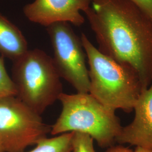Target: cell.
<instances>
[{"label":"cell","mask_w":152,"mask_h":152,"mask_svg":"<svg viewBox=\"0 0 152 152\" xmlns=\"http://www.w3.org/2000/svg\"><path fill=\"white\" fill-rule=\"evenodd\" d=\"M84 11L98 50L135 71L143 91L152 83V21L129 0H91Z\"/></svg>","instance_id":"1"},{"label":"cell","mask_w":152,"mask_h":152,"mask_svg":"<svg viewBox=\"0 0 152 152\" xmlns=\"http://www.w3.org/2000/svg\"><path fill=\"white\" fill-rule=\"evenodd\" d=\"M81 39L89 66L88 93L114 112H131L143 91L136 72L103 54L85 33H82Z\"/></svg>","instance_id":"2"},{"label":"cell","mask_w":152,"mask_h":152,"mask_svg":"<svg viewBox=\"0 0 152 152\" xmlns=\"http://www.w3.org/2000/svg\"><path fill=\"white\" fill-rule=\"evenodd\" d=\"M62 110L51 127L52 135L78 132L87 134L102 148L110 147L122 129L115 112L107 108L89 93H62Z\"/></svg>","instance_id":"3"},{"label":"cell","mask_w":152,"mask_h":152,"mask_svg":"<svg viewBox=\"0 0 152 152\" xmlns=\"http://www.w3.org/2000/svg\"><path fill=\"white\" fill-rule=\"evenodd\" d=\"M16 97L38 114L59 100L63 86L52 58L39 49L28 50L13 61Z\"/></svg>","instance_id":"4"},{"label":"cell","mask_w":152,"mask_h":152,"mask_svg":"<svg viewBox=\"0 0 152 152\" xmlns=\"http://www.w3.org/2000/svg\"><path fill=\"white\" fill-rule=\"evenodd\" d=\"M50 131L41 115L15 96L0 99V142L5 152H24Z\"/></svg>","instance_id":"5"},{"label":"cell","mask_w":152,"mask_h":152,"mask_svg":"<svg viewBox=\"0 0 152 152\" xmlns=\"http://www.w3.org/2000/svg\"><path fill=\"white\" fill-rule=\"evenodd\" d=\"M47 31L54 51L53 59L61 78L77 92L88 93V70L81 37L68 23L53 24L47 27Z\"/></svg>","instance_id":"6"},{"label":"cell","mask_w":152,"mask_h":152,"mask_svg":"<svg viewBox=\"0 0 152 152\" xmlns=\"http://www.w3.org/2000/svg\"><path fill=\"white\" fill-rule=\"evenodd\" d=\"M91 0H34L23 8L31 22L48 27L64 22L80 27L85 23L81 14L90 7Z\"/></svg>","instance_id":"7"},{"label":"cell","mask_w":152,"mask_h":152,"mask_svg":"<svg viewBox=\"0 0 152 152\" xmlns=\"http://www.w3.org/2000/svg\"><path fill=\"white\" fill-rule=\"evenodd\" d=\"M134 110V120L122 127L115 142L152 150V83L141 92Z\"/></svg>","instance_id":"8"},{"label":"cell","mask_w":152,"mask_h":152,"mask_svg":"<svg viewBox=\"0 0 152 152\" xmlns=\"http://www.w3.org/2000/svg\"><path fill=\"white\" fill-rule=\"evenodd\" d=\"M28 50L27 39L21 31L0 14V54L14 61Z\"/></svg>","instance_id":"9"},{"label":"cell","mask_w":152,"mask_h":152,"mask_svg":"<svg viewBox=\"0 0 152 152\" xmlns=\"http://www.w3.org/2000/svg\"><path fill=\"white\" fill-rule=\"evenodd\" d=\"M73 134L67 132L51 138L46 137L38 141L36 147L28 152H72Z\"/></svg>","instance_id":"10"},{"label":"cell","mask_w":152,"mask_h":152,"mask_svg":"<svg viewBox=\"0 0 152 152\" xmlns=\"http://www.w3.org/2000/svg\"><path fill=\"white\" fill-rule=\"evenodd\" d=\"M12 96H16V88L6 69L4 59L0 58V99Z\"/></svg>","instance_id":"11"},{"label":"cell","mask_w":152,"mask_h":152,"mask_svg":"<svg viewBox=\"0 0 152 152\" xmlns=\"http://www.w3.org/2000/svg\"><path fill=\"white\" fill-rule=\"evenodd\" d=\"M72 145V152H96L94 147V139L84 133L74 132Z\"/></svg>","instance_id":"12"},{"label":"cell","mask_w":152,"mask_h":152,"mask_svg":"<svg viewBox=\"0 0 152 152\" xmlns=\"http://www.w3.org/2000/svg\"><path fill=\"white\" fill-rule=\"evenodd\" d=\"M150 18L152 21V0H129Z\"/></svg>","instance_id":"13"},{"label":"cell","mask_w":152,"mask_h":152,"mask_svg":"<svg viewBox=\"0 0 152 152\" xmlns=\"http://www.w3.org/2000/svg\"><path fill=\"white\" fill-rule=\"evenodd\" d=\"M105 152H134L128 148H126L121 145L112 146Z\"/></svg>","instance_id":"14"},{"label":"cell","mask_w":152,"mask_h":152,"mask_svg":"<svg viewBox=\"0 0 152 152\" xmlns=\"http://www.w3.org/2000/svg\"><path fill=\"white\" fill-rule=\"evenodd\" d=\"M134 152H152V150L136 147V149L134 151Z\"/></svg>","instance_id":"15"},{"label":"cell","mask_w":152,"mask_h":152,"mask_svg":"<svg viewBox=\"0 0 152 152\" xmlns=\"http://www.w3.org/2000/svg\"><path fill=\"white\" fill-rule=\"evenodd\" d=\"M0 152H5L4 149H3V148H2L1 144V142H0Z\"/></svg>","instance_id":"16"}]
</instances>
